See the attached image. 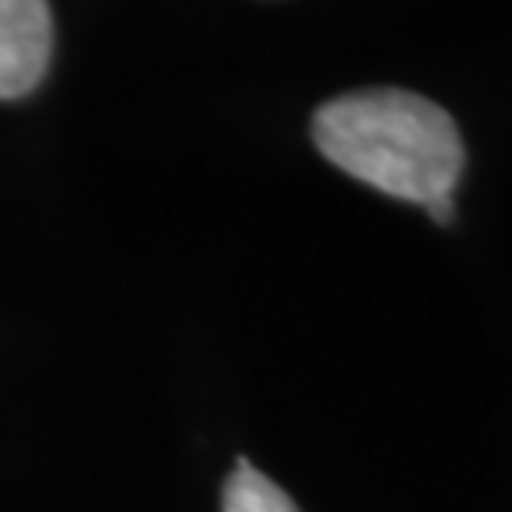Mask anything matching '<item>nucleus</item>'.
<instances>
[{
  "label": "nucleus",
  "mask_w": 512,
  "mask_h": 512,
  "mask_svg": "<svg viewBox=\"0 0 512 512\" xmlns=\"http://www.w3.org/2000/svg\"><path fill=\"white\" fill-rule=\"evenodd\" d=\"M224 512H300L293 497L266 478L247 459H239L228 486H224Z\"/></svg>",
  "instance_id": "7ed1b4c3"
},
{
  "label": "nucleus",
  "mask_w": 512,
  "mask_h": 512,
  "mask_svg": "<svg viewBox=\"0 0 512 512\" xmlns=\"http://www.w3.org/2000/svg\"><path fill=\"white\" fill-rule=\"evenodd\" d=\"M311 141L349 179L414 205L452 198L467 164L452 114L406 88H361L330 99L311 118Z\"/></svg>",
  "instance_id": "f257e3e1"
},
{
  "label": "nucleus",
  "mask_w": 512,
  "mask_h": 512,
  "mask_svg": "<svg viewBox=\"0 0 512 512\" xmlns=\"http://www.w3.org/2000/svg\"><path fill=\"white\" fill-rule=\"evenodd\" d=\"M54 54L50 0H0V99H19L46 76Z\"/></svg>",
  "instance_id": "f03ea898"
}]
</instances>
